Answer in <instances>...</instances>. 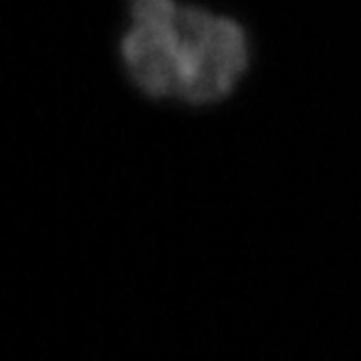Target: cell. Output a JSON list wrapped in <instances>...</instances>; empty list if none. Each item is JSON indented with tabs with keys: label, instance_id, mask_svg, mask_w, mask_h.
Instances as JSON below:
<instances>
[{
	"label": "cell",
	"instance_id": "cell-2",
	"mask_svg": "<svg viewBox=\"0 0 361 361\" xmlns=\"http://www.w3.org/2000/svg\"><path fill=\"white\" fill-rule=\"evenodd\" d=\"M178 0H128L118 55L131 85L150 100L174 98V37Z\"/></svg>",
	"mask_w": 361,
	"mask_h": 361
},
{
	"label": "cell",
	"instance_id": "cell-1",
	"mask_svg": "<svg viewBox=\"0 0 361 361\" xmlns=\"http://www.w3.org/2000/svg\"><path fill=\"white\" fill-rule=\"evenodd\" d=\"M250 63L244 27L231 16L180 5L174 37V100L218 105L235 92Z\"/></svg>",
	"mask_w": 361,
	"mask_h": 361
}]
</instances>
